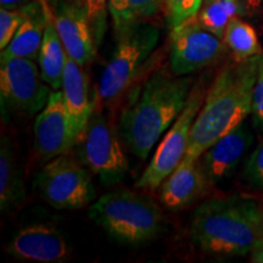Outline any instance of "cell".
<instances>
[{"label": "cell", "mask_w": 263, "mask_h": 263, "mask_svg": "<svg viewBox=\"0 0 263 263\" xmlns=\"http://www.w3.org/2000/svg\"><path fill=\"white\" fill-rule=\"evenodd\" d=\"M262 54L228 64L219 71L193 124L185 156L199 159L251 114Z\"/></svg>", "instance_id": "6da1fadb"}, {"label": "cell", "mask_w": 263, "mask_h": 263, "mask_svg": "<svg viewBox=\"0 0 263 263\" xmlns=\"http://www.w3.org/2000/svg\"><path fill=\"white\" fill-rule=\"evenodd\" d=\"M193 80L156 72L124 108L120 132L129 150L147 159L154 145L174 123L185 106Z\"/></svg>", "instance_id": "7a4b0ae2"}, {"label": "cell", "mask_w": 263, "mask_h": 263, "mask_svg": "<svg viewBox=\"0 0 263 263\" xmlns=\"http://www.w3.org/2000/svg\"><path fill=\"white\" fill-rule=\"evenodd\" d=\"M189 232L206 254L245 256L263 239V211L249 199H213L195 210Z\"/></svg>", "instance_id": "3957f363"}, {"label": "cell", "mask_w": 263, "mask_h": 263, "mask_svg": "<svg viewBox=\"0 0 263 263\" xmlns=\"http://www.w3.org/2000/svg\"><path fill=\"white\" fill-rule=\"evenodd\" d=\"M89 217L117 242L150 241L162 229L163 215L153 199L133 192L107 193L90 206Z\"/></svg>", "instance_id": "277c9868"}, {"label": "cell", "mask_w": 263, "mask_h": 263, "mask_svg": "<svg viewBox=\"0 0 263 263\" xmlns=\"http://www.w3.org/2000/svg\"><path fill=\"white\" fill-rule=\"evenodd\" d=\"M117 37V47L99 82V94L104 100H112L127 90L155 49L160 32L154 25L143 22Z\"/></svg>", "instance_id": "5b68a950"}, {"label": "cell", "mask_w": 263, "mask_h": 263, "mask_svg": "<svg viewBox=\"0 0 263 263\" xmlns=\"http://www.w3.org/2000/svg\"><path fill=\"white\" fill-rule=\"evenodd\" d=\"M35 189L49 205L59 210L82 209L95 197L88 170L67 153L43 167L35 178Z\"/></svg>", "instance_id": "8992f818"}, {"label": "cell", "mask_w": 263, "mask_h": 263, "mask_svg": "<svg viewBox=\"0 0 263 263\" xmlns=\"http://www.w3.org/2000/svg\"><path fill=\"white\" fill-rule=\"evenodd\" d=\"M80 161L104 185H116L128 172V159L115 128L103 115L93 114L80 137Z\"/></svg>", "instance_id": "52a82bcc"}, {"label": "cell", "mask_w": 263, "mask_h": 263, "mask_svg": "<svg viewBox=\"0 0 263 263\" xmlns=\"http://www.w3.org/2000/svg\"><path fill=\"white\" fill-rule=\"evenodd\" d=\"M205 95L200 85L190 91L183 111L171 126V129L161 140L149 166L136 183L137 188L156 189L177 168L188 151L190 134L195 118L201 110Z\"/></svg>", "instance_id": "ba28073f"}, {"label": "cell", "mask_w": 263, "mask_h": 263, "mask_svg": "<svg viewBox=\"0 0 263 263\" xmlns=\"http://www.w3.org/2000/svg\"><path fill=\"white\" fill-rule=\"evenodd\" d=\"M43 82L41 68L32 59L0 57V97L3 105L28 116L41 112L51 94Z\"/></svg>", "instance_id": "9c48e42d"}, {"label": "cell", "mask_w": 263, "mask_h": 263, "mask_svg": "<svg viewBox=\"0 0 263 263\" xmlns=\"http://www.w3.org/2000/svg\"><path fill=\"white\" fill-rule=\"evenodd\" d=\"M171 39V70L176 76L201 70L226 51V42L203 27L197 15L172 28Z\"/></svg>", "instance_id": "30bf717a"}, {"label": "cell", "mask_w": 263, "mask_h": 263, "mask_svg": "<svg viewBox=\"0 0 263 263\" xmlns=\"http://www.w3.org/2000/svg\"><path fill=\"white\" fill-rule=\"evenodd\" d=\"M34 146L44 160L66 154L80 139L62 91L50 94L45 107L35 118Z\"/></svg>", "instance_id": "8fae6325"}, {"label": "cell", "mask_w": 263, "mask_h": 263, "mask_svg": "<svg viewBox=\"0 0 263 263\" xmlns=\"http://www.w3.org/2000/svg\"><path fill=\"white\" fill-rule=\"evenodd\" d=\"M54 16L59 35L68 57L81 66L89 64L95 57L98 45L83 3H61Z\"/></svg>", "instance_id": "7c38bea8"}, {"label": "cell", "mask_w": 263, "mask_h": 263, "mask_svg": "<svg viewBox=\"0 0 263 263\" xmlns=\"http://www.w3.org/2000/svg\"><path fill=\"white\" fill-rule=\"evenodd\" d=\"M6 251L22 261L43 263L64 262L70 257V248L55 227L33 224L21 229L12 238Z\"/></svg>", "instance_id": "4fadbf2b"}, {"label": "cell", "mask_w": 263, "mask_h": 263, "mask_svg": "<svg viewBox=\"0 0 263 263\" xmlns=\"http://www.w3.org/2000/svg\"><path fill=\"white\" fill-rule=\"evenodd\" d=\"M254 139V133L244 121L199 157L210 184L221 182L234 172Z\"/></svg>", "instance_id": "5bb4252c"}, {"label": "cell", "mask_w": 263, "mask_h": 263, "mask_svg": "<svg viewBox=\"0 0 263 263\" xmlns=\"http://www.w3.org/2000/svg\"><path fill=\"white\" fill-rule=\"evenodd\" d=\"M209 185L200 159L184 156L177 168L162 183L161 202L168 210L178 211L201 197Z\"/></svg>", "instance_id": "9a60e30c"}, {"label": "cell", "mask_w": 263, "mask_h": 263, "mask_svg": "<svg viewBox=\"0 0 263 263\" xmlns=\"http://www.w3.org/2000/svg\"><path fill=\"white\" fill-rule=\"evenodd\" d=\"M22 9L25 14L24 21L10 44L2 50V55L34 60L39 55L45 28L52 10L47 0H33L29 4L22 6Z\"/></svg>", "instance_id": "2e32d148"}, {"label": "cell", "mask_w": 263, "mask_h": 263, "mask_svg": "<svg viewBox=\"0 0 263 263\" xmlns=\"http://www.w3.org/2000/svg\"><path fill=\"white\" fill-rule=\"evenodd\" d=\"M82 67L83 66L68 57L61 85L66 106L68 108V112L71 115L80 137L94 112V103L89 98L87 76Z\"/></svg>", "instance_id": "e0dca14e"}, {"label": "cell", "mask_w": 263, "mask_h": 263, "mask_svg": "<svg viewBox=\"0 0 263 263\" xmlns=\"http://www.w3.org/2000/svg\"><path fill=\"white\" fill-rule=\"evenodd\" d=\"M67 58L68 55L59 35L57 25H55V16L52 12L45 28L38 61L43 80L54 90L61 88Z\"/></svg>", "instance_id": "ac0fdd59"}, {"label": "cell", "mask_w": 263, "mask_h": 263, "mask_svg": "<svg viewBox=\"0 0 263 263\" xmlns=\"http://www.w3.org/2000/svg\"><path fill=\"white\" fill-rule=\"evenodd\" d=\"M26 199V186L22 180L14 147L8 137L2 138L0 146V209L9 212L17 209Z\"/></svg>", "instance_id": "d6986e66"}, {"label": "cell", "mask_w": 263, "mask_h": 263, "mask_svg": "<svg viewBox=\"0 0 263 263\" xmlns=\"http://www.w3.org/2000/svg\"><path fill=\"white\" fill-rule=\"evenodd\" d=\"M162 4L163 0H108V11L116 34L143 24L155 15Z\"/></svg>", "instance_id": "ffe728a7"}, {"label": "cell", "mask_w": 263, "mask_h": 263, "mask_svg": "<svg viewBox=\"0 0 263 263\" xmlns=\"http://www.w3.org/2000/svg\"><path fill=\"white\" fill-rule=\"evenodd\" d=\"M224 42L233 52L234 61H244L262 54L255 29L236 16L230 18L226 28Z\"/></svg>", "instance_id": "44dd1931"}, {"label": "cell", "mask_w": 263, "mask_h": 263, "mask_svg": "<svg viewBox=\"0 0 263 263\" xmlns=\"http://www.w3.org/2000/svg\"><path fill=\"white\" fill-rule=\"evenodd\" d=\"M236 15H241L238 0H215L207 3L206 8L200 12L199 20L203 27L222 38L230 18Z\"/></svg>", "instance_id": "7402d4cb"}, {"label": "cell", "mask_w": 263, "mask_h": 263, "mask_svg": "<svg viewBox=\"0 0 263 263\" xmlns=\"http://www.w3.org/2000/svg\"><path fill=\"white\" fill-rule=\"evenodd\" d=\"M202 0H163L166 18L170 27L185 22L186 20L199 14Z\"/></svg>", "instance_id": "603a6c76"}, {"label": "cell", "mask_w": 263, "mask_h": 263, "mask_svg": "<svg viewBox=\"0 0 263 263\" xmlns=\"http://www.w3.org/2000/svg\"><path fill=\"white\" fill-rule=\"evenodd\" d=\"M25 18L24 9H4L0 10V49H4L10 44L16 32Z\"/></svg>", "instance_id": "cb8c5ba5"}, {"label": "cell", "mask_w": 263, "mask_h": 263, "mask_svg": "<svg viewBox=\"0 0 263 263\" xmlns=\"http://www.w3.org/2000/svg\"><path fill=\"white\" fill-rule=\"evenodd\" d=\"M97 45L100 44L106 27L107 0H83Z\"/></svg>", "instance_id": "d4e9b609"}, {"label": "cell", "mask_w": 263, "mask_h": 263, "mask_svg": "<svg viewBox=\"0 0 263 263\" xmlns=\"http://www.w3.org/2000/svg\"><path fill=\"white\" fill-rule=\"evenodd\" d=\"M244 176L250 185L263 189V141L258 144L245 164Z\"/></svg>", "instance_id": "484cf974"}, {"label": "cell", "mask_w": 263, "mask_h": 263, "mask_svg": "<svg viewBox=\"0 0 263 263\" xmlns=\"http://www.w3.org/2000/svg\"><path fill=\"white\" fill-rule=\"evenodd\" d=\"M251 116H252V124H254L256 129L263 133V61H262V58H261V65H259L258 77L254 88V94H252Z\"/></svg>", "instance_id": "4316f807"}, {"label": "cell", "mask_w": 263, "mask_h": 263, "mask_svg": "<svg viewBox=\"0 0 263 263\" xmlns=\"http://www.w3.org/2000/svg\"><path fill=\"white\" fill-rule=\"evenodd\" d=\"M241 15H252L261 6V0H238Z\"/></svg>", "instance_id": "83f0119b"}, {"label": "cell", "mask_w": 263, "mask_h": 263, "mask_svg": "<svg viewBox=\"0 0 263 263\" xmlns=\"http://www.w3.org/2000/svg\"><path fill=\"white\" fill-rule=\"evenodd\" d=\"M31 2H33V0H0V5L4 9L15 10L29 4Z\"/></svg>", "instance_id": "f1b7e54d"}, {"label": "cell", "mask_w": 263, "mask_h": 263, "mask_svg": "<svg viewBox=\"0 0 263 263\" xmlns=\"http://www.w3.org/2000/svg\"><path fill=\"white\" fill-rule=\"evenodd\" d=\"M251 262L263 263V239L251 251Z\"/></svg>", "instance_id": "f546056e"}, {"label": "cell", "mask_w": 263, "mask_h": 263, "mask_svg": "<svg viewBox=\"0 0 263 263\" xmlns=\"http://www.w3.org/2000/svg\"><path fill=\"white\" fill-rule=\"evenodd\" d=\"M207 3H211V2H215V0H206Z\"/></svg>", "instance_id": "4dcf8cb0"}, {"label": "cell", "mask_w": 263, "mask_h": 263, "mask_svg": "<svg viewBox=\"0 0 263 263\" xmlns=\"http://www.w3.org/2000/svg\"><path fill=\"white\" fill-rule=\"evenodd\" d=\"M262 61H263V54H262Z\"/></svg>", "instance_id": "1f68e13d"}]
</instances>
